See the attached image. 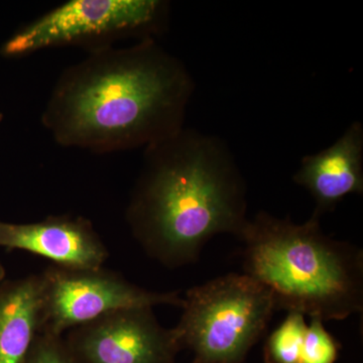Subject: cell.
Returning <instances> with one entry per match:
<instances>
[{
    "instance_id": "9",
    "label": "cell",
    "mask_w": 363,
    "mask_h": 363,
    "mask_svg": "<svg viewBox=\"0 0 363 363\" xmlns=\"http://www.w3.org/2000/svg\"><path fill=\"white\" fill-rule=\"evenodd\" d=\"M293 180L312 196L318 218L333 211L346 196L362 195V123L354 121L330 147L303 157Z\"/></svg>"
},
{
    "instance_id": "12",
    "label": "cell",
    "mask_w": 363,
    "mask_h": 363,
    "mask_svg": "<svg viewBox=\"0 0 363 363\" xmlns=\"http://www.w3.org/2000/svg\"><path fill=\"white\" fill-rule=\"evenodd\" d=\"M340 344L326 330L324 322L312 318L306 330L301 363H335Z\"/></svg>"
},
{
    "instance_id": "5",
    "label": "cell",
    "mask_w": 363,
    "mask_h": 363,
    "mask_svg": "<svg viewBox=\"0 0 363 363\" xmlns=\"http://www.w3.org/2000/svg\"><path fill=\"white\" fill-rule=\"evenodd\" d=\"M169 13L162 0H70L18 28L0 55L18 58L64 45L91 52L130 38L157 40Z\"/></svg>"
},
{
    "instance_id": "16",
    "label": "cell",
    "mask_w": 363,
    "mask_h": 363,
    "mask_svg": "<svg viewBox=\"0 0 363 363\" xmlns=\"http://www.w3.org/2000/svg\"><path fill=\"white\" fill-rule=\"evenodd\" d=\"M192 363H194V362H192Z\"/></svg>"
},
{
    "instance_id": "1",
    "label": "cell",
    "mask_w": 363,
    "mask_h": 363,
    "mask_svg": "<svg viewBox=\"0 0 363 363\" xmlns=\"http://www.w3.org/2000/svg\"><path fill=\"white\" fill-rule=\"evenodd\" d=\"M194 91L187 67L156 39L111 45L62 72L40 119L61 147L145 149L185 128Z\"/></svg>"
},
{
    "instance_id": "10",
    "label": "cell",
    "mask_w": 363,
    "mask_h": 363,
    "mask_svg": "<svg viewBox=\"0 0 363 363\" xmlns=\"http://www.w3.org/2000/svg\"><path fill=\"white\" fill-rule=\"evenodd\" d=\"M40 274L0 285V363H25L40 330Z\"/></svg>"
},
{
    "instance_id": "7",
    "label": "cell",
    "mask_w": 363,
    "mask_h": 363,
    "mask_svg": "<svg viewBox=\"0 0 363 363\" xmlns=\"http://www.w3.org/2000/svg\"><path fill=\"white\" fill-rule=\"evenodd\" d=\"M78 363H175L178 333L164 328L154 308L118 310L80 325L64 338Z\"/></svg>"
},
{
    "instance_id": "13",
    "label": "cell",
    "mask_w": 363,
    "mask_h": 363,
    "mask_svg": "<svg viewBox=\"0 0 363 363\" xmlns=\"http://www.w3.org/2000/svg\"><path fill=\"white\" fill-rule=\"evenodd\" d=\"M25 363H78L67 347L63 336L40 333Z\"/></svg>"
},
{
    "instance_id": "4",
    "label": "cell",
    "mask_w": 363,
    "mask_h": 363,
    "mask_svg": "<svg viewBox=\"0 0 363 363\" xmlns=\"http://www.w3.org/2000/svg\"><path fill=\"white\" fill-rule=\"evenodd\" d=\"M175 327L194 363H245L277 311L269 289L245 274H227L189 289Z\"/></svg>"
},
{
    "instance_id": "2",
    "label": "cell",
    "mask_w": 363,
    "mask_h": 363,
    "mask_svg": "<svg viewBox=\"0 0 363 363\" xmlns=\"http://www.w3.org/2000/svg\"><path fill=\"white\" fill-rule=\"evenodd\" d=\"M143 150L125 218L150 257L178 269L197 262L215 236H240L247 182L226 143L184 128Z\"/></svg>"
},
{
    "instance_id": "11",
    "label": "cell",
    "mask_w": 363,
    "mask_h": 363,
    "mask_svg": "<svg viewBox=\"0 0 363 363\" xmlns=\"http://www.w3.org/2000/svg\"><path fill=\"white\" fill-rule=\"evenodd\" d=\"M307 327L304 315L288 312V316L264 343V362L301 363Z\"/></svg>"
},
{
    "instance_id": "15",
    "label": "cell",
    "mask_w": 363,
    "mask_h": 363,
    "mask_svg": "<svg viewBox=\"0 0 363 363\" xmlns=\"http://www.w3.org/2000/svg\"><path fill=\"white\" fill-rule=\"evenodd\" d=\"M2 119H4V114L0 113V121H1Z\"/></svg>"
},
{
    "instance_id": "6",
    "label": "cell",
    "mask_w": 363,
    "mask_h": 363,
    "mask_svg": "<svg viewBox=\"0 0 363 363\" xmlns=\"http://www.w3.org/2000/svg\"><path fill=\"white\" fill-rule=\"evenodd\" d=\"M40 277V333L48 335L63 336L75 327L128 308L184 305L178 292H152L104 267L72 269L52 264Z\"/></svg>"
},
{
    "instance_id": "8",
    "label": "cell",
    "mask_w": 363,
    "mask_h": 363,
    "mask_svg": "<svg viewBox=\"0 0 363 363\" xmlns=\"http://www.w3.org/2000/svg\"><path fill=\"white\" fill-rule=\"evenodd\" d=\"M0 247L25 250L72 269L101 267L109 257L92 222L69 214L33 223L0 221Z\"/></svg>"
},
{
    "instance_id": "3",
    "label": "cell",
    "mask_w": 363,
    "mask_h": 363,
    "mask_svg": "<svg viewBox=\"0 0 363 363\" xmlns=\"http://www.w3.org/2000/svg\"><path fill=\"white\" fill-rule=\"evenodd\" d=\"M238 238L243 274L271 291L277 311L323 322L362 312V250L327 235L314 215L295 223L259 211Z\"/></svg>"
},
{
    "instance_id": "14",
    "label": "cell",
    "mask_w": 363,
    "mask_h": 363,
    "mask_svg": "<svg viewBox=\"0 0 363 363\" xmlns=\"http://www.w3.org/2000/svg\"><path fill=\"white\" fill-rule=\"evenodd\" d=\"M4 278H6V269H4V266L0 262V283L4 281Z\"/></svg>"
}]
</instances>
